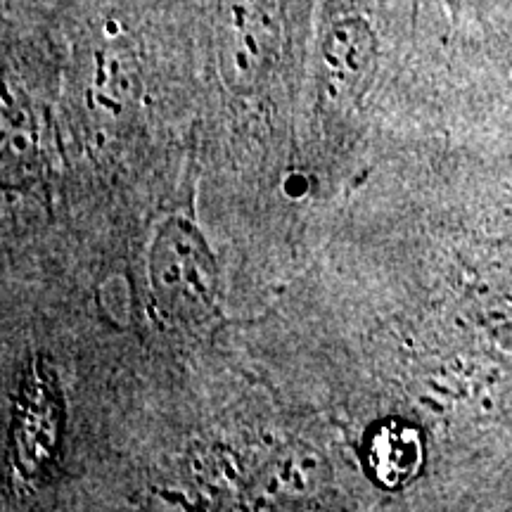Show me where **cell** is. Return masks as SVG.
<instances>
[{
    "label": "cell",
    "mask_w": 512,
    "mask_h": 512,
    "mask_svg": "<svg viewBox=\"0 0 512 512\" xmlns=\"http://www.w3.org/2000/svg\"><path fill=\"white\" fill-rule=\"evenodd\" d=\"M363 467L373 484L382 489H401L422 467V437L411 422L387 418L368 427L361 446Z\"/></svg>",
    "instance_id": "cell-5"
},
{
    "label": "cell",
    "mask_w": 512,
    "mask_h": 512,
    "mask_svg": "<svg viewBox=\"0 0 512 512\" xmlns=\"http://www.w3.org/2000/svg\"><path fill=\"white\" fill-rule=\"evenodd\" d=\"M36 166V128L27 102L15 88H5L3 100V178L24 183Z\"/></svg>",
    "instance_id": "cell-7"
},
{
    "label": "cell",
    "mask_w": 512,
    "mask_h": 512,
    "mask_svg": "<svg viewBox=\"0 0 512 512\" xmlns=\"http://www.w3.org/2000/svg\"><path fill=\"white\" fill-rule=\"evenodd\" d=\"M62 401L53 377L34 368L27 373L12 415V456L27 477L46 470L60 446Z\"/></svg>",
    "instance_id": "cell-4"
},
{
    "label": "cell",
    "mask_w": 512,
    "mask_h": 512,
    "mask_svg": "<svg viewBox=\"0 0 512 512\" xmlns=\"http://www.w3.org/2000/svg\"><path fill=\"white\" fill-rule=\"evenodd\" d=\"M330 479L325 458L309 446H287L275 456L261 477V489L271 501L304 503Z\"/></svg>",
    "instance_id": "cell-6"
},
{
    "label": "cell",
    "mask_w": 512,
    "mask_h": 512,
    "mask_svg": "<svg viewBox=\"0 0 512 512\" xmlns=\"http://www.w3.org/2000/svg\"><path fill=\"white\" fill-rule=\"evenodd\" d=\"M91 95L95 98V107H100V110H124L128 95H131V81H128V72L119 57H112L107 53L98 55Z\"/></svg>",
    "instance_id": "cell-8"
},
{
    "label": "cell",
    "mask_w": 512,
    "mask_h": 512,
    "mask_svg": "<svg viewBox=\"0 0 512 512\" xmlns=\"http://www.w3.org/2000/svg\"><path fill=\"white\" fill-rule=\"evenodd\" d=\"M377 60L375 31L363 17H339L325 31L318 55L320 100L347 112L368 91Z\"/></svg>",
    "instance_id": "cell-3"
},
{
    "label": "cell",
    "mask_w": 512,
    "mask_h": 512,
    "mask_svg": "<svg viewBox=\"0 0 512 512\" xmlns=\"http://www.w3.org/2000/svg\"><path fill=\"white\" fill-rule=\"evenodd\" d=\"M280 50L275 0H219L216 55L223 81L235 93H249L271 74Z\"/></svg>",
    "instance_id": "cell-2"
},
{
    "label": "cell",
    "mask_w": 512,
    "mask_h": 512,
    "mask_svg": "<svg viewBox=\"0 0 512 512\" xmlns=\"http://www.w3.org/2000/svg\"><path fill=\"white\" fill-rule=\"evenodd\" d=\"M150 285L166 316L197 325L219 299V268L192 223L171 219L159 228L150 249Z\"/></svg>",
    "instance_id": "cell-1"
}]
</instances>
